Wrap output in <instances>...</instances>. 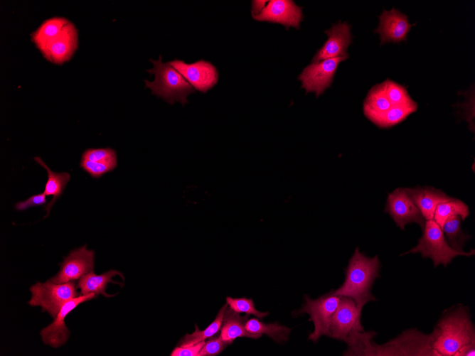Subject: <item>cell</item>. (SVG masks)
I'll return each instance as SVG.
<instances>
[{
    "instance_id": "27",
    "label": "cell",
    "mask_w": 475,
    "mask_h": 356,
    "mask_svg": "<svg viewBox=\"0 0 475 356\" xmlns=\"http://www.w3.org/2000/svg\"><path fill=\"white\" fill-rule=\"evenodd\" d=\"M449 246L454 249L464 252L462 247L471 237L464 233L461 228V218L454 216L447 220L442 227Z\"/></svg>"
},
{
    "instance_id": "35",
    "label": "cell",
    "mask_w": 475,
    "mask_h": 356,
    "mask_svg": "<svg viewBox=\"0 0 475 356\" xmlns=\"http://www.w3.org/2000/svg\"><path fill=\"white\" fill-rule=\"evenodd\" d=\"M267 1H252V16L258 15L265 8Z\"/></svg>"
},
{
    "instance_id": "33",
    "label": "cell",
    "mask_w": 475,
    "mask_h": 356,
    "mask_svg": "<svg viewBox=\"0 0 475 356\" xmlns=\"http://www.w3.org/2000/svg\"><path fill=\"white\" fill-rule=\"evenodd\" d=\"M46 203V195L43 193H38L29 197L27 200L17 203L15 208L18 210H25L30 207L43 205Z\"/></svg>"
},
{
    "instance_id": "34",
    "label": "cell",
    "mask_w": 475,
    "mask_h": 356,
    "mask_svg": "<svg viewBox=\"0 0 475 356\" xmlns=\"http://www.w3.org/2000/svg\"><path fill=\"white\" fill-rule=\"evenodd\" d=\"M205 341H201L198 343L186 346V347H176L171 356H198V352L205 344Z\"/></svg>"
},
{
    "instance_id": "5",
    "label": "cell",
    "mask_w": 475,
    "mask_h": 356,
    "mask_svg": "<svg viewBox=\"0 0 475 356\" xmlns=\"http://www.w3.org/2000/svg\"><path fill=\"white\" fill-rule=\"evenodd\" d=\"M32 296L28 304L41 306L55 318L61 307L68 301L78 297L75 283L69 281L56 284L50 280L45 283L37 282L30 288Z\"/></svg>"
},
{
    "instance_id": "4",
    "label": "cell",
    "mask_w": 475,
    "mask_h": 356,
    "mask_svg": "<svg viewBox=\"0 0 475 356\" xmlns=\"http://www.w3.org/2000/svg\"><path fill=\"white\" fill-rule=\"evenodd\" d=\"M422 230L423 234L417 245L405 254L419 252L422 257L430 258L435 267L439 264L446 266L456 256L474 254V249L465 252L452 248L445 239L442 229L433 219L427 220Z\"/></svg>"
},
{
    "instance_id": "10",
    "label": "cell",
    "mask_w": 475,
    "mask_h": 356,
    "mask_svg": "<svg viewBox=\"0 0 475 356\" xmlns=\"http://www.w3.org/2000/svg\"><path fill=\"white\" fill-rule=\"evenodd\" d=\"M385 211L390 215L397 226L402 230L412 222L424 228L425 219L405 188H397L389 194Z\"/></svg>"
},
{
    "instance_id": "29",
    "label": "cell",
    "mask_w": 475,
    "mask_h": 356,
    "mask_svg": "<svg viewBox=\"0 0 475 356\" xmlns=\"http://www.w3.org/2000/svg\"><path fill=\"white\" fill-rule=\"evenodd\" d=\"M226 303L229 307L237 313H245L247 315H253L260 319L267 316L269 313L260 312L255 306L251 298L226 297Z\"/></svg>"
},
{
    "instance_id": "7",
    "label": "cell",
    "mask_w": 475,
    "mask_h": 356,
    "mask_svg": "<svg viewBox=\"0 0 475 356\" xmlns=\"http://www.w3.org/2000/svg\"><path fill=\"white\" fill-rule=\"evenodd\" d=\"M348 58L338 56L309 65L299 76L301 87L306 93L314 92L318 97L331 86L338 64Z\"/></svg>"
},
{
    "instance_id": "16",
    "label": "cell",
    "mask_w": 475,
    "mask_h": 356,
    "mask_svg": "<svg viewBox=\"0 0 475 356\" xmlns=\"http://www.w3.org/2000/svg\"><path fill=\"white\" fill-rule=\"evenodd\" d=\"M324 33L328 39L314 56V63L338 56H348L347 48L352 42L350 25L346 22H338Z\"/></svg>"
},
{
    "instance_id": "9",
    "label": "cell",
    "mask_w": 475,
    "mask_h": 356,
    "mask_svg": "<svg viewBox=\"0 0 475 356\" xmlns=\"http://www.w3.org/2000/svg\"><path fill=\"white\" fill-rule=\"evenodd\" d=\"M169 63L183 76L195 90L206 93L218 82L217 69L208 61L199 60L188 64L183 60L174 59Z\"/></svg>"
},
{
    "instance_id": "22",
    "label": "cell",
    "mask_w": 475,
    "mask_h": 356,
    "mask_svg": "<svg viewBox=\"0 0 475 356\" xmlns=\"http://www.w3.org/2000/svg\"><path fill=\"white\" fill-rule=\"evenodd\" d=\"M417 104L393 106L385 112L365 116L373 124L381 128H389L402 122L409 114L415 112Z\"/></svg>"
},
{
    "instance_id": "1",
    "label": "cell",
    "mask_w": 475,
    "mask_h": 356,
    "mask_svg": "<svg viewBox=\"0 0 475 356\" xmlns=\"http://www.w3.org/2000/svg\"><path fill=\"white\" fill-rule=\"evenodd\" d=\"M434 355H472L474 330L469 315L463 308L447 314L439 322L431 337Z\"/></svg>"
},
{
    "instance_id": "25",
    "label": "cell",
    "mask_w": 475,
    "mask_h": 356,
    "mask_svg": "<svg viewBox=\"0 0 475 356\" xmlns=\"http://www.w3.org/2000/svg\"><path fill=\"white\" fill-rule=\"evenodd\" d=\"M469 214L468 206L461 200L454 198L452 200L439 204L434 213L433 220L442 227L445 222L449 218L459 216L461 220H465Z\"/></svg>"
},
{
    "instance_id": "13",
    "label": "cell",
    "mask_w": 475,
    "mask_h": 356,
    "mask_svg": "<svg viewBox=\"0 0 475 356\" xmlns=\"http://www.w3.org/2000/svg\"><path fill=\"white\" fill-rule=\"evenodd\" d=\"M78 45V30L75 25L69 21L60 33L48 43L41 53L47 60L61 65L72 58Z\"/></svg>"
},
{
    "instance_id": "8",
    "label": "cell",
    "mask_w": 475,
    "mask_h": 356,
    "mask_svg": "<svg viewBox=\"0 0 475 356\" xmlns=\"http://www.w3.org/2000/svg\"><path fill=\"white\" fill-rule=\"evenodd\" d=\"M361 315L353 299L340 296L338 306L331 320L329 337L345 341L352 333L363 331Z\"/></svg>"
},
{
    "instance_id": "2",
    "label": "cell",
    "mask_w": 475,
    "mask_h": 356,
    "mask_svg": "<svg viewBox=\"0 0 475 356\" xmlns=\"http://www.w3.org/2000/svg\"><path fill=\"white\" fill-rule=\"evenodd\" d=\"M380 265L377 255L368 258L357 247L346 268L344 283L329 293L353 299L361 312L365 303L375 301L370 290L374 280L379 276Z\"/></svg>"
},
{
    "instance_id": "12",
    "label": "cell",
    "mask_w": 475,
    "mask_h": 356,
    "mask_svg": "<svg viewBox=\"0 0 475 356\" xmlns=\"http://www.w3.org/2000/svg\"><path fill=\"white\" fill-rule=\"evenodd\" d=\"M95 293L82 295L67 301L60 309L54 321L44 328L40 333L43 342L53 347L57 348L65 344L70 335L65 319L68 314L80 303L95 298Z\"/></svg>"
},
{
    "instance_id": "30",
    "label": "cell",
    "mask_w": 475,
    "mask_h": 356,
    "mask_svg": "<svg viewBox=\"0 0 475 356\" xmlns=\"http://www.w3.org/2000/svg\"><path fill=\"white\" fill-rule=\"evenodd\" d=\"M80 167L94 178H100L104 174L112 171L117 166V161L95 162L81 159Z\"/></svg>"
},
{
    "instance_id": "20",
    "label": "cell",
    "mask_w": 475,
    "mask_h": 356,
    "mask_svg": "<svg viewBox=\"0 0 475 356\" xmlns=\"http://www.w3.org/2000/svg\"><path fill=\"white\" fill-rule=\"evenodd\" d=\"M35 161L46 169L48 172V180L45 185L43 193L48 195H52L53 199L45 208L47 210L46 217L50 211V208L55 203L57 199L60 197L63 190L70 179V173L67 172L55 173L52 171L44 161L38 156L34 158Z\"/></svg>"
},
{
    "instance_id": "28",
    "label": "cell",
    "mask_w": 475,
    "mask_h": 356,
    "mask_svg": "<svg viewBox=\"0 0 475 356\" xmlns=\"http://www.w3.org/2000/svg\"><path fill=\"white\" fill-rule=\"evenodd\" d=\"M383 91L392 107L417 104L412 99L406 88L393 80L387 79L381 83Z\"/></svg>"
},
{
    "instance_id": "18",
    "label": "cell",
    "mask_w": 475,
    "mask_h": 356,
    "mask_svg": "<svg viewBox=\"0 0 475 356\" xmlns=\"http://www.w3.org/2000/svg\"><path fill=\"white\" fill-rule=\"evenodd\" d=\"M249 315L247 314L241 316L239 313L227 307L220 333L223 340L230 345L237 338L247 337L257 339L262 337L260 334L251 333L245 329V323Z\"/></svg>"
},
{
    "instance_id": "23",
    "label": "cell",
    "mask_w": 475,
    "mask_h": 356,
    "mask_svg": "<svg viewBox=\"0 0 475 356\" xmlns=\"http://www.w3.org/2000/svg\"><path fill=\"white\" fill-rule=\"evenodd\" d=\"M245 329L254 334H265L278 343L284 342L289 338L291 329L279 325L277 322L265 323L257 318L247 319L245 323Z\"/></svg>"
},
{
    "instance_id": "15",
    "label": "cell",
    "mask_w": 475,
    "mask_h": 356,
    "mask_svg": "<svg viewBox=\"0 0 475 356\" xmlns=\"http://www.w3.org/2000/svg\"><path fill=\"white\" fill-rule=\"evenodd\" d=\"M379 26L375 32L379 34L381 44L406 41L412 26L407 16L394 8L390 11L384 10L379 16Z\"/></svg>"
},
{
    "instance_id": "31",
    "label": "cell",
    "mask_w": 475,
    "mask_h": 356,
    "mask_svg": "<svg viewBox=\"0 0 475 356\" xmlns=\"http://www.w3.org/2000/svg\"><path fill=\"white\" fill-rule=\"evenodd\" d=\"M95 162L117 161L116 151L111 148L87 149L82 154V158Z\"/></svg>"
},
{
    "instance_id": "26",
    "label": "cell",
    "mask_w": 475,
    "mask_h": 356,
    "mask_svg": "<svg viewBox=\"0 0 475 356\" xmlns=\"http://www.w3.org/2000/svg\"><path fill=\"white\" fill-rule=\"evenodd\" d=\"M392 105L381 84H378L370 89L363 103V112L365 116L385 112Z\"/></svg>"
},
{
    "instance_id": "19",
    "label": "cell",
    "mask_w": 475,
    "mask_h": 356,
    "mask_svg": "<svg viewBox=\"0 0 475 356\" xmlns=\"http://www.w3.org/2000/svg\"><path fill=\"white\" fill-rule=\"evenodd\" d=\"M119 275L124 279L122 274L116 270H110L104 274L97 275L90 271L80 278L78 288L82 295L95 293L96 296L102 294L105 297H112L113 295L106 293L105 289L109 283L119 284L112 280V277Z\"/></svg>"
},
{
    "instance_id": "21",
    "label": "cell",
    "mask_w": 475,
    "mask_h": 356,
    "mask_svg": "<svg viewBox=\"0 0 475 356\" xmlns=\"http://www.w3.org/2000/svg\"><path fill=\"white\" fill-rule=\"evenodd\" d=\"M69 21L63 17L48 18L31 33V41L42 53L48 43L60 33L62 28Z\"/></svg>"
},
{
    "instance_id": "3",
    "label": "cell",
    "mask_w": 475,
    "mask_h": 356,
    "mask_svg": "<svg viewBox=\"0 0 475 356\" xmlns=\"http://www.w3.org/2000/svg\"><path fill=\"white\" fill-rule=\"evenodd\" d=\"M150 62L154 67L147 72L154 75V80L151 82L145 80L146 87L171 104L176 102L182 105L186 104L187 97L195 92L191 85L169 62L163 63L161 55L157 60L150 59Z\"/></svg>"
},
{
    "instance_id": "32",
    "label": "cell",
    "mask_w": 475,
    "mask_h": 356,
    "mask_svg": "<svg viewBox=\"0 0 475 356\" xmlns=\"http://www.w3.org/2000/svg\"><path fill=\"white\" fill-rule=\"evenodd\" d=\"M228 342L223 340L219 335L211 336L210 339L205 342L198 356H214L220 353L228 345Z\"/></svg>"
},
{
    "instance_id": "11",
    "label": "cell",
    "mask_w": 475,
    "mask_h": 356,
    "mask_svg": "<svg viewBox=\"0 0 475 356\" xmlns=\"http://www.w3.org/2000/svg\"><path fill=\"white\" fill-rule=\"evenodd\" d=\"M94 259V251L87 250L85 245L74 249L65 257L59 272L50 280L56 284L77 280L93 271Z\"/></svg>"
},
{
    "instance_id": "17",
    "label": "cell",
    "mask_w": 475,
    "mask_h": 356,
    "mask_svg": "<svg viewBox=\"0 0 475 356\" xmlns=\"http://www.w3.org/2000/svg\"><path fill=\"white\" fill-rule=\"evenodd\" d=\"M405 190L426 220L433 219L434 211L439 204L454 199L442 190L430 187H417Z\"/></svg>"
},
{
    "instance_id": "24",
    "label": "cell",
    "mask_w": 475,
    "mask_h": 356,
    "mask_svg": "<svg viewBox=\"0 0 475 356\" xmlns=\"http://www.w3.org/2000/svg\"><path fill=\"white\" fill-rule=\"evenodd\" d=\"M228 304L223 305L214 320L203 330H201L197 325H195V331L191 334L186 333L178 342L179 347H186L204 341L218 333L221 328L223 318Z\"/></svg>"
},
{
    "instance_id": "6",
    "label": "cell",
    "mask_w": 475,
    "mask_h": 356,
    "mask_svg": "<svg viewBox=\"0 0 475 356\" xmlns=\"http://www.w3.org/2000/svg\"><path fill=\"white\" fill-rule=\"evenodd\" d=\"M304 300L305 303L298 313H306L309 315L314 330L308 339L316 342L321 335L329 336L331 320L338 306L340 296L328 293L317 299L305 296Z\"/></svg>"
},
{
    "instance_id": "14",
    "label": "cell",
    "mask_w": 475,
    "mask_h": 356,
    "mask_svg": "<svg viewBox=\"0 0 475 356\" xmlns=\"http://www.w3.org/2000/svg\"><path fill=\"white\" fill-rule=\"evenodd\" d=\"M252 18L259 21L278 23L287 28H299L303 18L302 9L291 0H271L262 11Z\"/></svg>"
}]
</instances>
